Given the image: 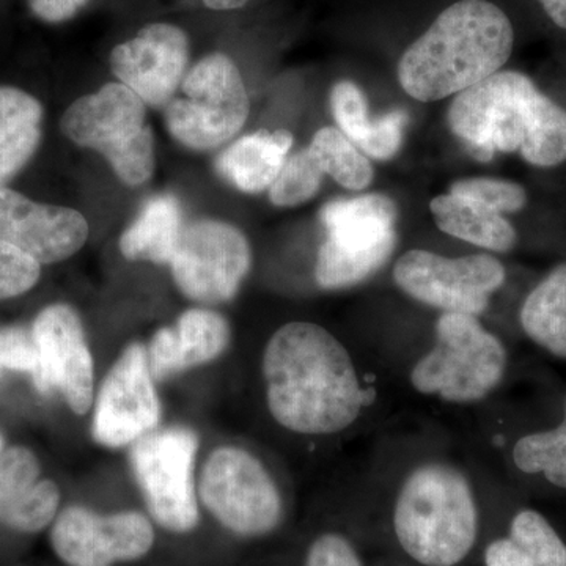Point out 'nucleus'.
Here are the masks:
<instances>
[{"label":"nucleus","instance_id":"f257e3e1","mask_svg":"<svg viewBox=\"0 0 566 566\" xmlns=\"http://www.w3.org/2000/svg\"><path fill=\"white\" fill-rule=\"evenodd\" d=\"M268 408L293 433H340L365 403L348 349L315 323L294 322L275 331L263 354Z\"/></svg>","mask_w":566,"mask_h":566},{"label":"nucleus","instance_id":"f03ea898","mask_svg":"<svg viewBox=\"0 0 566 566\" xmlns=\"http://www.w3.org/2000/svg\"><path fill=\"white\" fill-rule=\"evenodd\" d=\"M447 122L476 161L495 153H520L545 169L566 161V111L520 71H497L458 93Z\"/></svg>","mask_w":566,"mask_h":566},{"label":"nucleus","instance_id":"7ed1b4c3","mask_svg":"<svg viewBox=\"0 0 566 566\" xmlns=\"http://www.w3.org/2000/svg\"><path fill=\"white\" fill-rule=\"evenodd\" d=\"M513 44L504 10L488 0H458L401 55L398 82L412 98L438 102L501 71Z\"/></svg>","mask_w":566,"mask_h":566},{"label":"nucleus","instance_id":"20e7f679","mask_svg":"<svg viewBox=\"0 0 566 566\" xmlns=\"http://www.w3.org/2000/svg\"><path fill=\"white\" fill-rule=\"evenodd\" d=\"M401 549L423 566H455L471 553L479 535V509L463 472L428 463L406 476L394 510Z\"/></svg>","mask_w":566,"mask_h":566},{"label":"nucleus","instance_id":"39448f33","mask_svg":"<svg viewBox=\"0 0 566 566\" xmlns=\"http://www.w3.org/2000/svg\"><path fill=\"white\" fill-rule=\"evenodd\" d=\"M506 364L504 344L479 316L442 314L433 348L417 360L409 378L417 392L449 403H475L501 385Z\"/></svg>","mask_w":566,"mask_h":566},{"label":"nucleus","instance_id":"423d86ee","mask_svg":"<svg viewBox=\"0 0 566 566\" xmlns=\"http://www.w3.org/2000/svg\"><path fill=\"white\" fill-rule=\"evenodd\" d=\"M63 134L80 147L102 153L115 175L136 188L155 170V139L147 109L125 84L104 85L71 104L61 120Z\"/></svg>","mask_w":566,"mask_h":566},{"label":"nucleus","instance_id":"0eeeda50","mask_svg":"<svg viewBox=\"0 0 566 566\" xmlns=\"http://www.w3.org/2000/svg\"><path fill=\"white\" fill-rule=\"evenodd\" d=\"M397 212L394 200L382 193L324 205L319 219L327 234L316 259L318 285L348 289L385 266L397 244Z\"/></svg>","mask_w":566,"mask_h":566},{"label":"nucleus","instance_id":"6e6552de","mask_svg":"<svg viewBox=\"0 0 566 566\" xmlns=\"http://www.w3.org/2000/svg\"><path fill=\"white\" fill-rule=\"evenodd\" d=\"M166 104L164 118L175 140L196 151H210L232 140L249 115L243 77L229 55L216 52L186 73Z\"/></svg>","mask_w":566,"mask_h":566},{"label":"nucleus","instance_id":"1a4fd4ad","mask_svg":"<svg viewBox=\"0 0 566 566\" xmlns=\"http://www.w3.org/2000/svg\"><path fill=\"white\" fill-rule=\"evenodd\" d=\"M200 501L226 531L260 538L282 521L281 493L259 458L238 447L208 457L200 479Z\"/></svg>","mask_w":566,"mask_h":566},{"label":"nucleus","instance_id":"9d476101","mask_svg":"<svg viewBox=\"0 0 566 566\" xmlns=\"http://www.w3.org/2000/svg\"><path fill=\"white\" fill-rule=\"evenodd\" d=\"M199 439L188 428L151 431L134 442L132 468L153 520L170 534H189L199 524L193 461Z\"/></svg>","mask_w":566,"mask_h":566},{"label":"nucleus","instance_id":"9b49d317","mask_svg":"<svg viewBox=\"0 0 566 566\" xmlns=\"http://www.w3.org/2000/svg\"><path fill=\"white\" fill-rule=\"evenodd\" d=\"M505 277L504 264L488 253L447 259L415 249L394 266V281L401 292L444 314H483Z\"/></svg>","mask_w":566,"mask_h":566},{"label":"nucleus","instance_id":"f8f14e48","mask_svg":"<svg viewBox=\"0 0 566 566\" xmlns=\"http://www.w3.org/2000/svg\"><path fill=\"white\" fill-rule=\"evenodd\" d=\"M251 245L230 223L202 219L182 227L169 266L186 296L203 304L233 300L251 270Z\"/></svg>","mask_w":566,"mask_h":566},{"label":"nucleus","instance_id":"ddd939ff","mask_svg":"<svg viewBox=\"0 0 566 566\" xmlns=\"http://www.w3.org/2000/svg\"><path fill=\"white\" fill-rule=\"evenodd\" d=\"M155 527L139 512L102 513L73 505L55 517L51 545L69 566H115L150 554Z\"/></svg>","mask_w":566,"mask_h":566},{"label":"nucleus","instance_id":"4468645a","mask_svg":"<svg viewBox=\"0 0 566 566\" xmlns=\"http://www.w3.org/2000/svg\"><path fill=\"white\" fill-rule=\"evenodd\" d=\"M32 335L39 352L36 390H57L71 411L85 415L93 401V359L80 315L70 305L52 304L36 316Z\"/></svg>","mask_w":566,"mask_h":566},{"label":"nucleus","instance_id":"2eb2a0df","mask_svg":"<svg viewBox=\"0 0 566 566\" xmlns=\"http://www.w3.org/2000/svg\"><path fill=\"white\" fill-rule=\"evenodd\" d=\"M161 417L147 349L129 345L104 378L93 417V438L118 449L151 433Z\"/></svg>","mask_w":566,"mask_h":566},{"label":"nucleus","instance_id":"dca6fc26","mask_svg":"<svg viewBox=\"0 0 566 566\" xmlns=\"http://www.w3.org/2000/svg\"><path fill=\"white\" fill-rule=\"evenodd\" d=\"M189 63V40L166 22L145 25L133 40L118 44L111 66L122 84L148 106L166 107L180 88Z\"/></svg>","mask_w":566,"mask_h":566},{"label":"nucleus","instance_id":"f3484780","mask_svg":"<svg viewBox=\"0 0 566 566\" xmlns=\"http://www.w3.org/2000/svg\"><path fill=\"white\" fill-rule=\"evenodd\" d=\"M87 237V221L80 211L33 202L13 189L0 188V240L40 264L70 259Z\"/></svg>","mask_w":566,"mask_h":566},{"label":"nucleus","instance_id":"a211bd4d","mask_svg":"<svg viewBox=\"0 0 566 566\" xmlns=\"http://www.w3.org/2000/svg\"><path fill=\"white\" fill-rule=\"evenodd\" d=\"M230 327L223 316L191 308L177 326L163 327L153 335L147 349L153 379H167L192 367L211 363L226 352Z\"/></svg>","mask_w":566,"mask_h":566},{"label":"nucleus","instance_id":"6ab92c4d","mask_svg":"<svg viewBox=\"0 0 566 566\" xmlns=\"http://www.w3.org/2000/svg\"><path fill=\"white\" fill-rule=\"evenodd\" d=\"M331 109L338 129L357 150L378 161L394 158L403 144L409 117L405 111H392L370 120L367 99L352 81H340L331 92Z\"/></svg>","mask_w":566,"mask_h":566},{"label":"nucleus","instance_id":"aec40b11","mask_svg":"<svg viewBox=\"0 0 566 566\" xmlns=\"http://www.w3.org/2000/svg\"><path fill=\"white\" fill-rule=\"evenodd\" d=\"M292 147V133L260 129L226 148L216 159V170L240 191L259 193L271 188Z\"/></svg>","mask_w":566,"mask_h":566},{"label":"nucleus","instance_id":"412c9836","mask_svg":"<svg viewBox=\"0 0 566 566\" xmlns=\"http://www.w3.org/2000/svg\"><path fill=\"white\" fill-rule=\"evenodd\" d=\"M43 107L35 96L0 87V188L24 169L41 140Z\"/></svg>","mask_w":566,"mask_h":566},{"label":"nucleus","instance_id":"4be33fe9","mask_svg":"<svg viewBox=\"0 0 566 566\" xmlns=\"http://www.w3.org/2000/svg\"><path fill=\"white\" fill-rule=\"evenodd\" d=\"M182 232L180 200L170 193L153 196L120 238V251L128 260L169 264Z\"/></svg>","mask_w":566,"mask_h":566},{"label":"nucleus","instance_id":"5701e85b","mask_svg":"<svg viewBox=\"0 0 566 566\" xmlns=\"http://www.w3.org/2000/svg\"><path fill=\"white\" fill-rule=\"evenodd\" d=\"M436 223L442 232L493 252H510L517 233L504 214L486 210L463 197L444 193L430 203Z\"/></svg>","mask_w":566,"mask_h":566},{"label":"nucleus","instance_id":"b1692460","mask_svg":"<svg viewBox=\"0 0 566 566\" xmlns=\"http://www.w3.org/2000/svg\"><path fill=\"white\" fill-rule=\"evenodd\" d=\"M520 319L534 344L566 359V263L554 268L528 293Z\"/></svg>","mask_w":566,"mask_h":566},{"label":"nucleus","instance_id":"393cba45","mask_svg":"<svg viewBox=\"0 0 566 566\" xmlns=\"http://www.w3.org/2000/svg\"><path fill=\"white\" fill-rule=\"evenodd\" d=\"M308 148L318 159L324 175H329L344 188L360 191L374 181L375 172L370 161L340 129L333 126L319 129Z\"/></svg>","mask_w":566,"mask_h":566},{"label":"nucleus","instance_id":"a878e982","mask_svg":"<svg viewBox=\"0 0 566 566\" xmlns=\"http://www.w3.org/2000/svg\"><path fill=\"white\" fill-rule=\"evenodd\" d=\"M513 461L524 474H543L551 485L566 490V431L556 427L517 439Z\"/></svg>","mask_w":566,"mask_h":566},{"label":"nucleus","instance_id":"bb28decb","mask_svg":"<svg viewBox=\"0 0 566 566\" xmlns=\"http://www.w3.org/2000/svg\"><path fill=\"white\" fill-rule=\"evenodd\" d=\"M509 539L536 566H566V543L535 510H521L513 516Z\"/></svg>","mask_w":566,"mask_h":566},{"label":"nucleus","instance_id":"cd10ccee","mask_svg":"<svg viewBox=\"0 0 566 566\" xmlns=\"http://www.w3.org/2000/svg\"><path fill=\"white\" fill-rule=\"evenodd\" d=\"M323 177L322 166L311 148L294 153L271 185V202L282 208L308 202L322 188Z\"/></svg>","mask_w":566,"mask_h":566},{"label":"nucleus","instance_id":"c85d7f7f","mask_svg":"<svg viewBox=\"0 0 566 566\" xmlns=\"http://www.w3.org/2000/svg\"><path fill=\"white\" fill-rule=\"evenodd\" d=\"M59 505L57 485L51 480H41L0 513V524L22 534H36L54 523Z\"/></svg>","mask_w":566,"mask_h":566},{"label":"nucleus","instance_id":"c756f323","mask_svg":"<svg viewBox=\"0 0 566 566\" xmlns=\"http://www.w3.org/2000/svg\"><path fill=\"white\" fill-rule=\"evenodd\" d=\"M450 193L499 214L521 211L527 205V192L523 186L495 178H465L453 182Z\"/></svg>","mask_w":566,"mask_h":566},{"label":"nucleus","instance_id":"7c9ffc66","mask_svg":"<svg viewBox=\"0 0 566 566\" xmlns=\"http://www.w3.org/2000/svg\"><path fill=\"white\" fill-rule=\"evenodd\" d=\"M40 463L25 447H11L0 453V513L35 485Z\"/></svg>","mask_w":566,"mask_h":566},{"label":"nucleus","instance_id":"2f4dec72","mask_svg":"<svg viewBox=\"0 0 566 566\" xmlns=\"http://www.w3.org/2000/svg\"><path fill=\"white\" fill-rule=\"evenodd\" d=\"M41 264L13 244L0 240V301L28 293L40 281Z\"/></svg>","mask_w":566,"mask_h":566},{"label":"nucleus","instance_id":"473e14b6","mask_svg":"<svg viewBox=\"0 0 566 566\" xmlns=\"http://www.w3.org/2000/svg\"><path fill=\"white\" fill-rule=\"evenodd\" d=\"M39 370V352L32 331L21 326L0 327V378L7 371H25L32 376Z\"/></svg>","mask_w":566,"mask_h":566},{"label":"nucleus","instance_id":"72a5a7b5","mask_svg":"<svg viewBox=\"0 0 566 566\" xmlns=\"http://www.w3.org/2000/svg\"><path fill=\"white\" fill-rule=\"evenodd\" d=\"M305 566H364L352 543L340 534H323L312 542Z\"/></svg>","mask_w":566,"mask_h":566},{"label":"nucleus","instance_id":"f704fd0d","mask_svg":"<svg viewBox=\"0 0 566 566\" xmlns=\"http://www.w3.org/2000/svg\"><path fill=\"white\" fill-rule=\"evenodd\" d=\"M88 0H29L32 13L41 21L57 24L76 17Z\"/></svg>","mask_w":566,"mask_h":566},{"label":"nucleus","instance_id":"c9c22d12","mask_svg":"<svg viewBox=\"0 0 566 566\" xmlns=\"http://www.w3.org/2000/svg\"><path fill=\"white\" fill-rule=\"evenodd\" d=\"M485 566H536L509 538L495 539L485 551Z\"/></svg>","mask_w":566,"mask_h":566},{"label":"nucleus","instance_id":"e433bc0d","mask_svg":"<svg viewBox=\"0 0 566 566\" xmlns=\"http://www.w3.org/2000/svg\"><path fill=\"white\" fill-rule=\"evenodd\" d=\"M554 24L566 31V0H538Z\"/></svg>","mask_w":566,"mask_h":566},{"label":"nucleus","instance_id":"4c0bfd02","mask_svg":"<svg viewBox=\"0 0 566 566\" xmlns=\"http://www.w3.org/2000/svg\"><path fill=\"white\" fill-rule=\"evenodd\" d=\"M248 2L249 0H203L205 6L211 10H237Z\"/></svg>","mask_w":566,"mask_h":566},{"label":"nucleus","instance_id":"58836bf2","mask_svg":"<svg viewBox=\"0 0 566 566\" xmlns=\"http://www.w3.org/2000/svg\"><path fill=\"white\" fill-rule=\"evenodd\" d=\"M558 427L564 428V430L566 431V401H565V408H564V419H562V422H560V424H558Z\"/></svg>","mask_w":566,"mask_h":566},{"label":"nucleus","instance_id":"ea45409f","mask_svg":"<svg viewBox=\"0 0 566 566\" xmlns=\"http://www.w3.org/2000/svg\"><path fill=\"white\" fill-rule=\"evenodd\" d=\"M3 450V436L0 434V453H2Z\"/></svg>","mask_w":566,"mask_h":566}]
</instances>
